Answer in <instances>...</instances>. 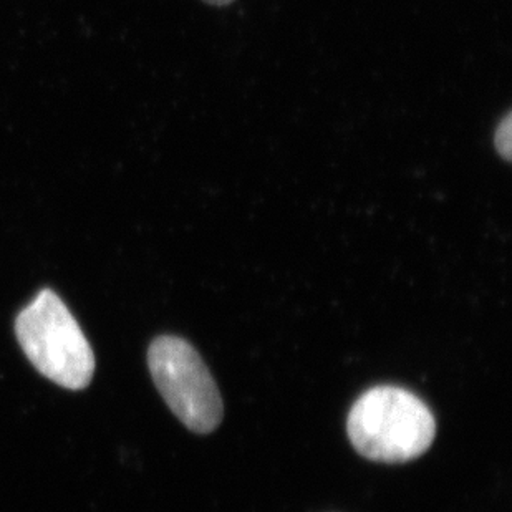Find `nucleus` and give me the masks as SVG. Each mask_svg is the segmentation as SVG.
<instances>
[{"instance_id": "39448f33", "label": "nucleus", "mask_w": 512, "mask_h": 512, "mask_svg": "<svg viewBox=\"0 0 512 512\" xmlns=\"http://www.w3.org/2000/svg\"><path fill=\"white\" fill-rule=\"evenodd\" d=\"M204 2H208L211 5H228L234 2V0H204Z\"/></svg>"}, {"instance_id": "f03ea898", "label": "nucleus", "mask_w": 512, "mask_h": 512, "mask_svg": "<svg viewBox=\"0 0 512 512\" xmlns=\"http://www.w3.org/2000/svg\"><path fill=\"white\" fill-rule=\"evenodd\" d=\"M15 335L30 363L50 382L67 390H83L92 382V347L54 290H42L20 312Z\"/></svg>"}, {"instance_id": "f257e3e1", "label": "nucleus", "mask_w": 512, "mask_h": 512, "mask_svg": "<svg viewBox=\"0 0 512 512\" xmlns=\"http://www.w3.org/2000/svg\"><path fill=\"white\" fill-rule=\"evenodd\" d=\"M347 433L363 458L408 463L433 445L435 416L425 401L405 388L382 385L355 401L348 413Z\"/></svg>"}, {"instance_id": "20e7f679", "label": "nucleus", "mask_w": 512, "mask_h": 512, "mask_svg": "<svg viewBox=\"0 0 512 512\" xmlns=\"http://www.w3.org/2000/svg\"><path fill=\"white\" fill-rule=\"evenodd\" d=\"M494 146L499 156L504 161H511L512 156V113L504 116L503 121L499 123L494 133Z\"/></svg>"}, {"instance_id": "7ed1b4c3", "label": "nucleus", "mask_w": 512, "mask_h": 512, "mask_svg": "<svg viewBox=\"0 0 512 512\" xmlns=\"http://www.w3.org/2000/svg\"><path fill=\"white\" fill-rule=\"evenodd\" d=\"M148 367L155 387L188 430L213 433L224 416V405L213 375L186 340L163 335L148 348Z\"/></svg>"}]
</instances>
